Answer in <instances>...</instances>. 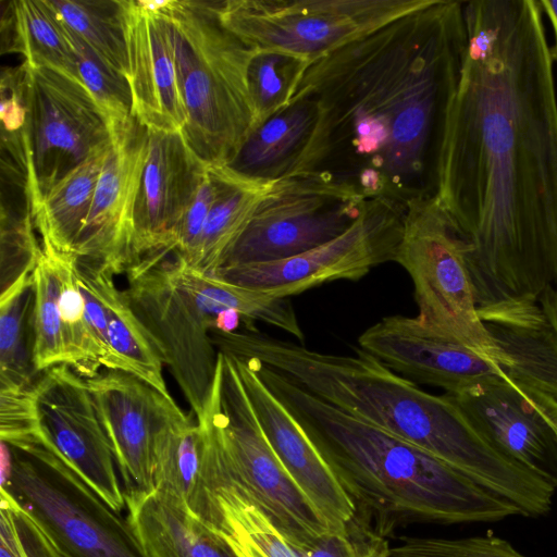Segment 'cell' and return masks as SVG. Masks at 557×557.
I'll return each mask as SVG.
<instances>
[{
    "label": "cell",
    "instance_id": "1",
    "mask_svg": "<svg viewBox=\"0 0 557 557\" xmlns=\"http://www.w3.org/2000/svg\"><path fill=\"white\" fill-rule=\"evenodd\" d=\"M435 196L466 246L478 311L535 302L557 327V95L536 0L463 4Z\"/></svg>",
    "mask_w": 557,
    "mask_h": 557
},
{
    "label": "cell",
    "instance_id": "2",
    "mask_svg": "<svg viewBox=\"0 0 557 557\" xmlns=\"http://www.w3.org/2000/svg\"><path fill=\"white\" fill-rule=\"evenodd\" d=\"M463 4L433 0L311 63L298 90L324 113L322 170L368 198L405 205L435 195L445 111L467 44Z\"/></svg>",
    "mask_w": 557,
    "mask_h": 557
},
{
    "label": "cell",
    "instance_id": "3",
    "mask_svg": "<svg viewBox=\"0 0 557 557\" xmlns=\"http://www.w3.org/2000/svg\"><path fill=\"white\" fill-rule=\"evenodd\" d=\"M219 352L258 362L337 409L465 472L523 517L547 515L555 488L497 449L447 395L430 394L359 347L324 354L259 330H212Z\"/></svg>",
    "mask_w": 557,
    "mask_h": 557
},
{
    "label": "cell",
    "instance_id": "4",
    "mask_svg": "<svg viewBox=\"0 0 557 557\" xmlns=\"http://www.w3.org/2000/svg\"><path fill=\"white\" fill-rule=\"evenodd\" d=\"M247 361L317 445L352 499L356 515L382 536L412 523L497 522L521 516L446 461Z\"/></svg>",
    "mask_w": 557,
    "mask_h": 557
},
{
    "label": "cell",
    "instance_id": "5",
    "mask_svg": "<svg viewBox=\"0 0 557 557\" xmlns=\"http://www.w3.org/2000/svg\"><path fill=\"white\" fill-rule=\"evenodd\" d=\"M187 122L182 131L208 166L226 165L257 127L248 84L255 48L220 21L218 1H164Z\"/></svg>",
    "mask_w": 557,
    "mask_h": 557
},
{
    "label": "cell",
    "instance_id": "6",
    "mask_svg": "<svg viewBox=\"0 0 557 557\" xmlns=\"http://www.w3.org/2000/svg\"><path fill=\"white\" fill-rule=\"evenodd\" d=\"M220 354L211 395L196 417L202 457L267 515L293 548L331 533L272 449L234 359Z\"/></svg>",
    "mask_w": 557,
    "mask_h": 557
},
{
    "label": "cell",
    "instance_id": "7",
    "mask_svg": "<svg viewBox=\"0 0 557 557\" xmlns=\"http://www.w3.org/2000/svg\"><path fill=\"white\" fill-rule=\"evenodd\" d=\"M11 447V446H10ZM12 449L9 496L62 557H146L129 523L45 442Z\"/></svg>",
    "mask_w": 557,
    "mask_h": 557
},
{
    "label": "cell",
    "instance_id": "8",
    "mask_svg": "<svg viewBox=\"0 0 557 557\" xmlns=\"http://www.w3.org/2000/svg\"><path fill=\"white\" fill-rule=\"evenodd\" d=\"M465 239L434 194L405 202L403 235L394 262L410 276L417 318L435 335L505 362L478 314Z\"/></svg>",
    "mask_w": 557,
    "mask_h": 557
},
{
    "label": "cell",
    "instance_id": "9",
    "mask_svg": "<svg viewBox=\"0 0 557 557\" xmlns=\"http://www.w3.org/2000/svg\"><path fill=\"white\" fill-rule=\"evenodd\" d=\"M368 199L355 183L327 170L275 181L220 268L284 260L317 248L346 232Z\"/></svg>",
    "mask_w": 557,
    "mask_h": 557
},
{
    "label": "cell",
    "instance_id": "10",
    "mask_svg": "<svg viewBox=\"0 0 557 557\" xmlns=\"http://www.w3.org/2000/svg\"><path fill=\"white\" fill-rule=\"evenodd\" d=\"M433 0H225L221 23L255 49L317 60Z\"/></svg>",
    "mask_w": 557,
    "mask_h": 557
},
{
    "label": "cell",
    "instance_id": "11",
    "mask_svg": "<svg viewBox=\"0 0 557 557\" xmlns=\"http://www.w3.org/2000/svg\"><path fill=\"white\" fill-rule=\"evenodd\" d=\"M169 253L146 256L128 268L123 292L197 417L215 380L219 351L210 336L214 318L174 282Z\"/></svg>",
    "mask_w": 557,
    "mask_h": 557
},
{
    "label": "cell",
    "instance_id": "12",
    "mask_svg": "<svg viewBox=\"0 0 557 557\" xmlns=\"http://www.w3.org/2000/svg\"><path fill=\"white\" fill-rule=\"evenodd\" d=\"M405 205L369 198L358 220L338 237L301 255L264 263L219 268L228 283L288 298L337 280L357 281L393 261L403 235Z\"/></svg>",
    "mask_w": 557,
    "mask_h": 557
},
{
    "label": "cell",
    "instance_id": "13",
    "mask_svg": "<svg viewBox=\"0 0 557 557\" xmlns=\"http://www.w3.org/2000/svg\"><path fill=\"white\" fill-rule=\"evenodd\" d=\"M26 66L34 209L66 174L111 146L112 135L104 114L78 79L54 69Z\"/></svg>",
    "mask_w": 557,
    "mask_h": 557
},
{
    "label": "cell",
    "instance_id": "14",
    "mask_svg": "<svg viewBox=\"0 0 557 557\" xmlns=\"http://www.w3.org/2000/svg\"><path fill=\"white\" fill-rule=\"evenodd\" d=\"M33 391L41 440L121 513L125 493L86 380L67 364H59L41 372Z\"/></svg>",
    "mask_w": 557,
    "mask_h": 557
},
{
    "label": "cell",
    "instance_id": "15",
    "mask_svg": "<svg viewBox=\"0 0 557 557\" xmlns=\"http://www.w3.org/2000/svg\"><path fill=\"white\" fill-rule=\"evenodd\" d=\"M447 395L497 449L557 488L555 397L511 377Z\"/></svg>",
    "mask_w": 557,
    "mask_h": 557
},
{
    "label": "cell",
    "instance_id": "16",
    "mask_svg": "<svg viewBox=\"0 0 557 557\" xmlns=\"http://www.w3.org/2000/svg\"><path fill=\"white\" fill-rule=\"evenodd\" d=\"M207 170L182 132L146 128L133 211V264L175 252L178 225Z\"/></svg>",
    "mask_w": 557,
    "mask_h": 557
},
{
    "label": "cell",
    "instance_id": "17",
    "mask_svg": "<svg viewBox=\"0 0 557 557\" xmlns=\"http://www.w3.org/2000/svg\"><path fill=\"white\" fill-rule=\"evenodd\" d=\"M358 344L403 377L441 387L447 394L460 393L484 381L509 377L499 363L435 335L417 317H384L360 334Z\"/></svg>",
    "mask_w": 557,
    "mask_h": 557
},
{
    "label": "cell",
    "instance_id": "18",
    "mask_svg": "<svg viewBox=\"0 0 557 557\" xmlns=\"http://www.w3.org/2000/svg\"><path fill=\"white\" fill-rule=\"evenodd\" d=\"M164 1L120 0L133 113L151 129L182 132L187 114L180 90Z\"/></svg>",
    "mask_w": 557,
    "mask_h": 557
},
{
    "label": "cell",
    "instance_id": "19",
    "mask_svg": "<svg viewBox=\"0 0 557 557\" xmlns=\"http://www.w3.org/2000/svg\"><path fill=\"white\" fill-rule=\"evenodd\" d=\"M232 358L259 423L282 466L326 521L331 532L344 531L357 509L335 472L256 368L246 360Z\"/></svg>",
    "mask_w": 557,
    "mask_h": 557
},
{
    "label": "cell",
    "instance_id": "20",
    "mask_svg": "<svg viewBox=\"0 0 557 557\" xmlns=\"http://www.w3.org/2000/svg\"><path fill=\"white\" fill-rule=\"evenodd\" d=\"M146 128L139 123L112 140L92 203L73 253L126 272L134 263L133 211L144 157Z\"/></svg>",
    "mask_w": 557,
    "mask_h": 557
},
{
    "label": "cell",
    "instance_id": "21",
    "mask_svg": "<svg viewBox=\"0 0 557 557\" xmlns=\"http://www.w3.org/2000/svg\"><path fill=\"white\" fill-rule=\"evenodd\" d=\"M327 157L323 110L298 90L286 108L252 131L226 166L250 178L278 181L322 170Z\"/></svg>",
    "mask_w": 557,
    "mask_h": 557
},
{
    "label": "cell",
    "instance_id": "22",
    "mask_svg": "<svg viewBox=\"0 0 557 557\" xmlns=\"http://www.w3.org/2000/svg\"><path fill=\"white\" fill-rule=\"evenodd\" d=\"M85 380L123 478L124 493L153 491L152 436L159 393L120 370Z\"/></svg>",
    "mask_w": 557,
    "mask_h": 557
},
{
    "label": "cell",
    "instance_id": "23",
    "mask_svg": "<svg viewBox=\"0 0 557 557\" xmlns=\"http://www.w3.org/2000/svg\"><path fill=\"white\" fill-rule=\"evenodd\" d=\"M129 521L146 557H237L185 504L158 490L125 494Z\"/></svg>",
    "mask_w": 557,
    "mask_h": 557
},
{
    "label": "cell",
    "instance_id": "24",
    "mask_svg": "<svg viewBox=\"0 0 557 557\" xmlns=\"http://www.w3.org/2000/svg\"><path fill=\"white\" fill-rule=\"evenodd\" d=\"M201 467L202 440L197 420L186 414L172 397L159 394L152 436L154 490L181 500L203 520L208 499Z\"/></svg>",
    "mask_w": 557,
    "mask_h": 557
},
{
    "label": "cell",
    "instance_id": "25",
    "mask_svg": "<svg viewBox=\"0 0 557 557\" xmlns=\"http://www.w3.org/2000/svg\"><path fill=\"white\" fill-rule=\"evenodd\" d=\"M201 479L208 498L203 521L237 557H300L267 515L203 457Z\"/></svg>",
    "mask_w": 557,
    "mask_h": 557
},
{
    "label": "cell",
    "instance_id": "26",
    "mask_svg": "<svg viewBox=\"0 0 557 557\" xmlns=\"http://www.w3.org/2000/svg\"><path fill=\"white\" fill-rule=\"evenodd\" d=\"M481 321L502 355L508 375L557 399V333L540 305Z\"/></svg>",
    "mask_w": 557,
    "mask_h": 557
},
{
    "label": "cell",
    "instance_id": "27",
    "mask_svg": "<svg viewBox=\"0 0 557 557\" xmlns=\"http://www.w3.org/2000/svg\"><path fill=\"white\" fill-rule=\"evenodd\" d=\"M209 170L215 198L198 249L188 264L205 274H212L220 268L225 253L275 183L240 175L226 165L209 166Z\"/></svg>",
    "mask_w": 557,
    "mask_h": 557
},
{
    "label": "cell",
    "instance_id": "28",
    "mask_svg": "<svg viewBox=\"0 0 557 557\" xmlns=\"http://www.w3.org/2000/svg\"><path fill=\"white\" fill-rule=\"evenodd\" d=\"M166 267L174 282L214 319L219 312L234 309L242 314L246 330H256L255 322L259 321L290 334L304 344V332L287 298H276L205 274L178 257L166 260Z\"/></svg>",
    "mask_w": 557,
    "mask_h": 557
},
{
    "label": "cell",
    "instance_id": "29",
    "mask_svg": "<svg viewBox=\"0 0 557 557\" xmlns=\"http://www.w3.org/2000/svg\"><path fill=\"white\" fill-rule=\"evenodd\" d=\"M88 261L107 309L109 343L116 370L134 375L164 397H172L163 376L162 356L124 292L117 288L114 272L104 264Z\"/></svg>",
    "mask_w": 557,
    "mask_h": 557
},
{
    "label": "cell",
    "instance_id": "30",
    "mask_svg": "<svg viewBox=\"0 0 557 557\" xmlns=\"http://www.w3.org/2000/svg\"><path fill=\"white\" fill-rule=\"evenodd\" d=\"M110 147L72 170L34 207L33 220L41 240L58 251L73 253Z\"/></svg>",
    "mask_w": 557,
    "mask_h": 557
},
{
    "label": "cell",
    "instance_id": "31",
    "mask_svg": "<svg viewBox=\"0 0 557 557\" xmlns=\"http://www.w3.org/2000/svg\"><path fill=\"white\" fill-rule=\"evenodd\" d=\"M11 51L24 55L29 66H46L77 79L75 53L67 29L48 0H17L10 3Z\"/></svg>",
    "mask_w": 557,
    "mask_h": 557
},
{
    "label": "cell",
    "instance_id": "32",
    "mask_svg": "<svg viewBox=\"0 0 557 557\" xmlns=\"http://www.w3.org/2000/svg\"><path fill=\"white\" fill-rule=\"evenodd\" d=\"M41 249L40 258L32 272V356L38 374L52 367L65 364L59 298L70 256V252L58 251L44 242Z\"/></svg>",
    "mask_w": 557,
    "mask_h": 557
},
{
    "label": "cell",
    "instance_id": "33",
    "mask_svg": "<svg viewBox=\"0 0 557 557\" xmlns=\"http://www.w3.org/2000/svg\"><path fill=\"white\" fill-rule=\"evenodd\" d=\"M32 274L15 281L0 296V388L29 387L38 373L34 369L27 327L32 326ZM40 374V373H39Z\"/></svg>",
    "mask_w": 557,
    "mask_h": 557
},
{
    "label": "cell",
    "instance_id": "34",
    "mask_svg": "<svg viewBox=\"0 0 557 557\" xmlns=\"http://www.w3.org/2000/svg\"><path fill=\"white\" fill-rule=\"evenodd\" d=\"M48 3L103 63L127 79V48L120 0H48Z\"/></svg>",
    "mask_w": 557,
    "mask_h": 557
},
{
    "label": "cell",
    "instance_id": "35",
    "mask_svg": "<svg viewBox=\"0 0 557 557\" xmlns=\"http://www.w3.org/2000/svg\"><path fill=\"white\" fill-rule=\"evenodd\" d=\"M314 60L282 49H256L248 66V84L257 127L286 108Z\"/></svg>",
    "mask_w": 557,
    "mask_h": 557
},
{
    "label": "cell",
    "instance_id": "36",
    "mask_svg": "<svg viewBox=\"0 0 557 557\" xmlns=\"http://www.w3.org/2000/svg\"><path fill=\"white\" fill-rule=\"evenodd\" d=\"M66 29L75 53L77 79L104 114L112 140L127 134L138 123L133 113L127 79L110 69L75 34Z\"/></svg>",
    "mask_w": 557,
    "mask_h": 557
},
{
    "label": "cell",
    "instance_id": "37",
    "mask_svg": "<svg viewBox=\"0 0 557 557\" xmlns=\"http://www.w3.org/2000/svg\"><path fill=\"white\" fill-rule=\"evenodd\" d=\"M76 256L70 253L59 298L65 364L84 379L107 369V357L97 343L86 319L85 300L75 273Z\"/></svg>",
    "mask_w": 557,
    "mask_h": 557
},
{
    "label": "cell",
    "instance_id": "38",
    "mask_svg": "<svg viewBox=\"0 0 557 557\" xmlns=\"http://www.w3.org/2000/svg\"><path fill=\"white\" fill-rule=\"evenodd\" d=\"M41 246L35 236L30 202L13 208L2 206L1 213V293L25 274H32Z\"/></svg>",
    "mask_w": 557,
    "mask_h": 557
},
{
    "label": "cell",
    "instance_id": "39",
    "mask_svg": "<svg viewBox=\"0 0 557 557\" xmlns=\"http://www.w3.org/2000/svg\"><path fill=\"white\" fill-rule=\"evenodd\" d=\"M386 557H528L492 533L466 537H404Z\"/></svg>",
    "mask_w": 557,
    "mask_h": 557
},
{
    "label": "cell",
    "instance_id": "40",
    "mask_svg": "<svg viewBox=\"0 0 557 557\" xmlns=\"http://www.w3.org/2000/svg\"><path fill=\"white\" fill-rule=\"evenodd\" d=\"M384 536L355 515L342 532H331L297 548L300 557H386Z\"/></svg>",
    "mask_w": 557,
    "mask_h": 557
},
{
    "label": "cell",
    "instance_id": "41",
    "mask_svg": "<svg viewBox=\"0 0 557 557\" xmlns=\"http://www.w3.org/2000/svg\"><path fill=\"white\" fill-rule=\"evenodd\" d=\"M214 198L215 185L208 166L176 233V257L187 264L198 249Z\"/></svg>",
    "mask_w": 557,
    "mask_h": 557
},
{
    "label": "cell",
    "instance_id": "42",
    "mask_svg": "<svg viewBox=\"0 0 557 557\" xmlns=\"http://www.w3.org/2000/svg\"><path fill=\"white\" fill-rule=\"evenodd\" d=\"M0 557H30L21 536L14 511L3 499L0 504Z\"/></svg>",
    "mask_w": 557,
    "mask_h": 557
},
{
    "label": "cell",
    "instance_id": "43",
    "mask_svg": "<svg viewBox=\"0 0 557 557\" xmlns=\"http://www.w3.org/2000/svg\"><path fill=\"white\" fill-rule=\"evenodd\" d=\"M242 320L243 317L238 311L234 309H226L216 314L212 330H216L222 333H234L237 332Z\"/></svg>",
    "mask_w": 557,
    "mask_h": 557
},
{
    "label": "cell",
    "instance_id": "44",
    "mask_svg": "<svg viewBox=\"0 0 557 557\" xmlns=\"http://www.w3.org/2000/svg\"><path fill=\"white\" fill-rule=\"evenodd\" d=\"M542 12L548 17L553 34L554 42L549 47V55L553 62H557V0L539 1Z\"/></svg>",
    "mask_w": 557,
    "mask_h": 557
}]
</instances>
